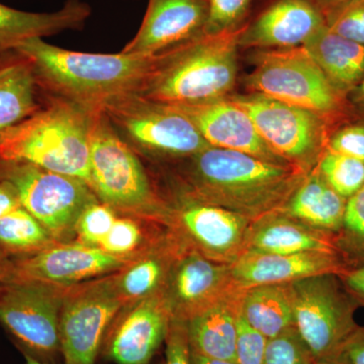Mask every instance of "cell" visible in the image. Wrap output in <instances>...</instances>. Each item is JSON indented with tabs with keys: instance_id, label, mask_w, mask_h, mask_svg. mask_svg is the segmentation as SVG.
<instances>
[{
	"instance_id": "1",
	"label": "cell",
	"mask_w": 364,
	"mask_h": 364,
	"mask_svg": "<svg viewBox=\"0 0 364 364\" xmlns=\"http://www.w3.org/2000/svg\"><path fill=\"white\" fill-rule=\"evenodd\" d=\"M177 163L172 191L251 222L279 210L308 174L287 163L213 146Z\"/></svg>"
},
{
	"instance_id": "2",
	"label": "cell",
	"mask_w": 364,
	"mask_h": 364,
	"mask_svg": "<svg viewBox=\"0 0 364 364\" xmlns=\"http://www.w3.org/2000/svg\"><path fill=\"white\" fill-rule=\"evenodd\" d=\"M14 51L32 64L41 91L90 107L124 93H138L158 56L70 51L42 38L26 41Z\"/></svg>"
},
{
	"instance_id": "3",
	"label": "cell",
	"mask_w": 364,
	"mask_h": 364,
	"mask_svg": "<svg viewBox=\"0 0 364 364\" xmlns=\"http://www.w3.org/2000/svg\"><path fill=\"white\" fill-rule=\"evenodd\" d=\"M98 109L48 95L35 114L0 133V159L31 163L88 184L91 131Z\"/></svg>"
},
{
	"instance_id": "4",
	"label": "cell",
	"mask_w": 364,
	"mask_h": 364,
	"mask_svg": "<svg viewBox=\"0 0 364 364\" xmlns=\"http://www.w3.org/2000/svg\"><path fill=\"white\" fill-rule=\"evenodd\" d=\"M242 26L220 35L203 33L159 53L139 95L167 105L229 97L238 79Z\"/></svg>"
},
{
	"instance_id": "5",
	"label": "cell",
	"mask_w": 364,
	"mask_h": 364,
	"mask_svg": "<svg viewBox=\"0 0 364 364\" xmlns=\"http://www.w3.org/2000/svg\"><path fill=\"white\" fill-rule=\"evenodd\" d=\"M88 186L100 202L117 214L170 227L168 198L158 191L138 154L100 109L91 131Z\"/></svg>"
},
{
	"instance_id": "6",
	"label": "cell",
	"mask_w": 364,
	"mask_h": 364,
	"mask_svg": "<svg viewBox=\"0 0 364 364\" xmlns=\"http://www.w3.org/2000/svg\"><path fill=\"white\" fill-rule=\"evenodd\" d=\"M244 85L247 92L312 112L334 129L356 119L348 97L332 85L303 47L258 50Z\"/></svg>"
},
{
	"instance_id": "7",
	"label": "cell",
	"mask_w": 364,
	"mask_h": 364,
	"mask_svg": "<svg viewBox=\"0 0 364 364\" xmlns=\"http://www.w3.org/2000/svg\"><path fill=\"white\" fill-rule=\"evenodd\" d=\"M100 109L124 142L148 157L178 162L210 146L188 117L139 93L109 98Z\"/></svg>"
},
{
	"instance_id": "8",
	"label": "cell",
	"mask_w": 364,
	"mask_h": 364,
	"mask_svg": "<svg viewBox=\"0 0 364 364\" xmlns=\"http://www.w3.org/2000/svg\"><path fill=\"white\" fill-rule=\"evenodd\" d=\"M0 181L14 188L21 207L57 242L72 241L79 217L98 200L85 181L31 163L0 159Z\"/></svg>"
},
{
	"instance_id": "9",
	"label": "cell",
	"mask_w": 364,
	"mask_h": 364,
	"mask_svg": "<svg viewBox=\"0 0 364 364\" xmlns=\"http://www.w3.org/2000/svg\"><path fill=\"white\" fill-rule=\"evenodd\" d=\"M228 97L246 112L277 156L306 173L315 168L334 130L323 117L259 93L233 92Z\"/></svg>"
},
{
	"instance_id": "10",
	"label": "cell",
	"mask_w": 364,
	"mask_h": 364,
	"mask_svg": "<svg viewBox=\"0 0 364 364\" xmlns=\"http://www.w3.org/2000/svg\"><path fill=\"white\" fill-rule=\"evenodd\" d=\"M291 284L294 327L315 359L333 355L358 327L360 305L338 274L326 273Z\"/></svg>"
},
{
	"instance_id": "11",
	"label": "cell",
	"mask_w": 364,
	"mask_h": 364,
	"mask_svg": "<svg viewBox=\"0 0 364 364\" xmlns=\"http://www.w3.org/2000/svg\"><path fill=\"white\" fill-rule=\"evenodd\" d=\"M69 287L7 279L0 287V324L23 353L45 363L61 352L60 315Z\"/></svg>"
},
{
	"instance_id": "12",
	"label": "cell",
	"mask_w": 364,
	"mask_h": 364,
	"mask_svg": "<svg viewBox=\"0 0 364 364\" xmlns=\"http://www.w3.org/2000/svg\"><path fill=\"white\" fill-rule=\"evenodd\" d=\"M124 306L112 274L69 287L60 315L64 363L95 364L105 334Z\"/></svg>"
},
{
	"instance_id": "13",
	"label": "cell",
	"mask_w": 364,
	"mask_h": 364,
	"mask_svg": "<svg viewBox=\"0 0 364 364\" xmlns=\"http://www.w3.org/2000/svg\"><path fill=\"white\" fill-rule=\"evenodd\" d=\"M170 227L208 259L232 265L245 251L251 221L226 208L172 191Z\"/></svg>"
},
{
	"instance_id": "14",
	"label": "cell",
	"mask_w": 364,
	"mask_h": 364,
	"mask_svg": "<svg viewBox=\"0 0 364 364\" xmlns=\"http://www.w3.org/2000/svg\"><path fill=\"white\" fill-rule=\"evenodd\" d=\"M133 260L76 240L56 242L32 255L11 258L6 280H35L72 287L116 273Z\"/></svg>"
},
{
	"instance_id": "15",
	"label": "cell",
	"mask_w": 364,
	"mask_h": 364,
	"mask_svg": "<svg viewBox=\"0 0 364 364\" xmlns=\"http://www.w3.org/2000/svg\"><path fill=\"white\" fill-rule=\"evenodd\" d=\"M237 289H241L234 284L230 265L208 259L188 245L162 294L171 318L186 322Z\"/></svg>"
},
{
	"instance_id": "16",
	"label": "cell",
	"mask_w": 364,
	"mask_h": 364,
	"mask_svg": "<svg viewBox=\"0 0 364 364\" xmlns=\"http://www.w3.org/2000/svg\"><path fill=\"white\" fill-rule=\"evenodd\" d=\"M171 320L162 293L124 306L105 337V355L117 364L149 363Z\"/></svg>"
},
{
	"instance_id": "17",
	"label": "cell",
	"mask_w": 364,
	"mask_h": 364,
	"mask_svg": "<svg viewBox=\"0 0 364 364\" xmlns=\"http://www.w3.org/2000/svg\"><path fill=\"white\" fill-rule=\"evenodd\" d=\"M327 28L313 0H275L250 23L242 26L240 49L279 50L303 47Z\"/></svg>"
},
{
	"instance_id": "18",
	"label": "cell",
	"mask_w": 364,
	"mask_h": 364,
	"mask_svg": "<svg viewBox=\"0 0 364 364\" xmlns=\"http://www.w3.org/2000/svg\"><path fill=\"white\" fill-rule=\"evenodd\" d=\"M207 20V0H149L140 28L122 52L159 54L203 35Z\"/></svg>"
},
{
	"instance_id": "19",
	"label": "cell",
	"mask_w": 364,
	"mask_h": 364,
	"mask_svg": "<svg viewBox=\"0 0 364 364\" xmlns=\"http://www.w3.org/2000/svg\"><path fill=\"white\" fill-rule=\"evenodd\" d=\"M170 107L188 117L213 147L247 153L268 161L287 163L269 149L246 112L228 97Z\"/></svg>"
},
{
	"instance_id": "20",
	"label": "cell",
	"mask_w": 364,
	"mask_h": 364,
	"mask_svg": "<svg viewBox=\"0 0 364 364\" xmlns=\"http://www.w3.org/2000/svg\"><path fill=\"white\" fill-rule=\"evenodd\" d=\"M232 279L241 289L267 284H293L316 275L342 274L347 267L337 253L270 254L245 251L230 265Z\"/></svg>"
},
{
	"instance_id": "21",
	"label": "cell",
	"mask_w": 364,
	"mask_h": 364,
	"mask_svg": "<svg viewBox=\"0 0 364 364\" xmlns=\"http://www.w3.org/2000/svg\"><path fill=\"white\" fill-rule=\"evenodd\" d=\"M188 245L169 228L156 243L123 269L112 273L114 289L124 306L162 293L172 268Z\"/></svg>"
},
{
	"instance_id": "22",
	"label": "cell",
	"mask_w": 364,
	"mask_h": 364,
	"mask_svg": "<svg viewBox=\"0 0 364 364\" xmlns=\"http://www.w3.org/2000/svg\"><path fill=\"white\" fill-rule=\"evenodd\" d=\"M90 16V4L81 0H66L53 13L20 11L0 2V55L14 51L28 40L82 30Z\"/></svg>"
},
{
	"instance_id": "23",
	"label": "cell",
	"mask_w": 364,
	"mask_h": 364,
	"mask_svg": "<svg viewBox=\"0 0 364 364\" xmlns=\"http://www.w3.org/2000/svg\"><path fill=\"white\" fill-rule=\"evenodd\" d=\"M245 251L270 254L313 251L337 253L334 235L314 229L279 212L270 213L251 222L246 236Z\"/></svg>"
},
{
	"instance_id": "24",
	"label": "cell",
	"mask_w": 364,
	"mask_h": 364,
	"mask_svg": "<svg viewBox=\"0 0 364 364\" xmlns=\"http://www.w3.org/2000/svg\"><path fill=\"white\" fill-rule=\"evenodd\" d=\"M242 291L237 289L184 322L191 351L236 361Z\"/></svg>"
},
{
	"instance_id": "25",
	"label": "cell",
	"mask_w": 364,
	"mask_h": 364,
	"mask_svg": "<svg viewBox=\"0 0 364 364\" xmlns=\"http://www.w3.org/2000/svg\"><path fill=\"white\" fill-rule=\"evenodd\" d=\"M346 202L315 167L275 212L335 236L343 221Z\"/></svg>"
},
{
	"instance_id": "26",
	"label": "cell",
	"mask_w": 364,
	"mask_h": 364,
	"mask_svg": "<svg viewBox=\"0 0 364 364\" xmlns=\"http://www.w3.org/2000/svg\"><path fill=\"white\" fill-rule=\"evenodd\" d=\"M32 64L16 51L0 55V133L42 107Z\"/></svg>"
},
{
	"instance_id": "27",
	"label": "cell",
	"mask_w": 364,
	"mask_h": 364,
	"mask_svg": "<svg viewBox=\"0 0 364 364\" xmlns=\"http://www.w3.org/2000/svg\"><path fill=\"white\" fill-rule=\"evenodd\" d=\"M333 85L348 97L364 81V46L324 28L303 46Z\"/></svg>"
},
{
	"instance_id": "28",
	"label": "cell",
	"mask_w": 364,
	"mask_h": 364,
	"mask_svg": "<svg viewBox=\"0 0 364 364\" xmlns=\"http://www.w3.org/2000/svg\"><path fill=\"white\" fill-rule=\"evenodd\" d=\"M240 317L256 332L270 339L294 326L291 284H267L243 289Z\"/></svg>"
},
{
	"instance_id": "29",
	"label": "cell",
	"mask_w": 364,
	"mask_h": 364,
	"mask_svg": "<svg viewBox=\"0 0 364 364\" xmlns=\"http://www.w3.org/2000/svg\"><path fill=\"white\" fill-rule=\"evenodd\" d=\"M56 242L51 233L23 207L0 218V251L9 258L32 255Z\"/></svg>"
},
{
	"instance_id": "30",
	"label": "cell",
	"mask_w": 364,
	"mask_h": 364,
	"mask_svg": "<svg viewBox=\"0 0 364 364\" xmlns=\"http://www.w3.org/2000/svg\"><path fill=\"white\" fill-rule=\"evenodd\" d=\"M169 227L130 215H117L100 248L126 259H135L168 231Z\"/></svg>"
},
{
	"instance_id": "31",
	"label": "cell",
	"mask_w": 364,
	"mask_h": 364,
	"mask_svg": "<svg viewBox=\"0 0 364 364\" xmlns=\"http://www.w3.org/2000/svg\"><path fill=\"white\" fill-rule=\"evenodd\" d=\"M334 238L347 269L364 267V186L347 200L343 221Z\"/></svg>"
},
{
	"instance_id": "32",
	"label": "cell",
	"mask_w": 364,
	"mask_h": 364,
	"mask_svg": "<svg viewBox=\"0 0 364 364\" xmlns=\"http://www.w3.org/2000/svg\"><path fill=\"white\" fill-rule=\"evenodd\" d=\"M316 167L328 184L346 200L364 186V163L354 158L326 150Z\"/></svg>"
},
{
	"instance_id": "33",
	"label": "cell",
	"mask_w": 364,
	"mask_h": 364,
	"mask_svg": "<svg viewBox=\"0 0 364 364\" xmlns=\"http://www.w3.org/2000/svg\"><path fill=\"white\" fill-rule=\"evenodd\" d=\"M264 358L265 364H313L315 361L294 326L267 340Z\"/></svg>"
},
{
	"instance_id": "34",
	"label": "cell",
	"mask_w": 364,
	"mask_h": 364,
	"mask_svg": "<svg viewBox=\"0 0 364 364\" xmlns=\"http://www.w3.org/2000/svg\"><path fill=\"white\" fill-rule=\"evenodd\" d=\"M117 215L119 214L112 208L100 200L90 203L79 217L75 228V240L100 247L111 231Z\"/></svg>"
},
{
	"instance_id": "35",
	"label": "cell",
	"mask_w": 364,
	"mask_h": 364,
	"mask_svg": "<svg viewBox=\"0 0 364 364\" xmlns=\"http://www.w3.org/2000/svg\"><path fill=\"white\" fill-rule=\"evenodd\" d=\"M205 35H220L239 30L252 0H207Z\"/></svg>"
},
{
	"instance_id": "36",
	"label": "cell",
	"mask_w": 364,
	"mask_h": 364,
	"mask_svg": "<svg viewBox=\"0 0 364 364\" xmlns=\"http://www.w3.org/2000/svg\"><path fill=\"white\" fill-rule=\"evenodd\" d=\"M327 150L364 163V119H354L333 130Z\"/></svg>"
},
{
	"instance_id": "37",
	"label": "cell",
	"mask_w": 364,
	"mask_h": 364,
	"mask_svg": "<svg viewBox=\"0 0 364 364\" xmlns=\"http://www.w3.org/2000/svg\"><path fill=\"white\" fill-rule=\"evenodd\" d=\"M332 32L364 46V0H356L326 20Z\"/></svg>"
},
{
	"instance_id": "38",
	"label": "cell",
	"mask_w": 364,
	"mask_h": 364,
	"mask_svg": "<svg viewBox=\"0 0 364 364\" xmlns=\"http://www.w3.org/2000/svg\"><path fill=\"white\" fill-rule=\"evenodd\" d=\"M267 338L252 328L243 318L238 320V342L236 363L238 364H265L264 352Z\"/></svg>"
},
{
	"instance_id": "39",
	"label": "cell",
	"mask_w": 364,
	"mask_h": 364,
	"mask_svg": "<svg viewBox=\"0 0 364 364\" xmlns=\"http://www.w3.org/2000/svg\"><path fill=\"white\" fill-rule=\"evenodd\" d=\"M165 342L166 349L163 364H191V348L183 321L172 318Z\"/></svg>"
},
{
	"instance_id": "40",
	"label": "cell",
	"mask_w": 364,
	"mask_h": 364,
	"mask_svg": "<svg viewBox=\"0 0 364 364\" xmlns=\"http://www.w3.org/2000/svg\"><path fill=\"white\" fill-rule=\"evenodd\" d=\"M338 353L346 364H364V327L358 326L344 342Z\"/></svg>"
},
{
	"instance_id": "41",
	"label": "cell",
	"mask_w": 364,
	"mask_h": 364,
	"mask_svg": "<svg viewBox=\"0 0 364 364\" xmlns=\"http://www.w3.org/2000/svg\"><path fill=\"white\" fill-rule=\"evenodd\" d=\"M339 277L359 305L364 306V267L347 269Z\"/></svg>"
},
{
	"instance_id": "42",
	"label": "cell",
	"mask_w": 364,
	"mask_h": 364,
	"mask_svg": "<svg viewBox=\"0 0 364 364\" xmlns=\"http://www.w3.org/2000/svg\"><path fill=\"white\" fill-rule=\"evenodd\" d=\"M21 207L14 188L6 181H0V218Z\"/></svg>"
},
{
	"instance_id": "43",
	"label": "cell",
	"mask_w": 364,
	"mask_h": 364,
	"mask_svg": "<svg viewBox=\"0 0 364 364\" xmlns=\"http://www.w3.org/2000/svg\"><path fill=\"white\" fill-rule=\"evenodd\" d=\"M314 4L322 11L325 20L338 13L349 4H353L356 0H313Z\"/></svg>"
},
{
	"instance_id": "44",
	"label": "cell",
	"mask_w": 364,
	"mask_h": 364,
	"mask_svg": "<svg viewBox=\"0 0 364 364\" xmlns=\"http://www.w3.org/2000/svg\"><path fill=\"white\" fill-rule=\"evenodd\" d=\"M347 97L356 119H364V81L354 88Z\"/></svg>"
},
{
	"instance_id": "45",
	"label": "cell",
	"mask_w": 364,
	"mask_h": 364,
	"mask_svg": "<svg viewBox=\"0 0 364 364\" xmlns=\"http://www.w3.org/2000/svg\"><path fill=\"white\" fill-rule=\"evenodd\" d=\"M191 364H238L236 361L205 358L191 350Z\"/></svg>"
},
{
	"instance_id": "46",
	"label": "cell",
	"mask_w": 364,
	"mask_h": 364,
	"mask_svg": "<svg viewBox=\"0 0 364 364\" xmlns=\"http://www.w3.org/2000/svg\"><path fill=\"white\" fill-rule=\"evenodd\" d=\"M11 267V258L0 251V287L6 282Z\"/></svg>"
},
{
	"instance_id": "47",
	"label": "cell",
	"mask_w": 364,
	"mask_h": 364,
	"mask_svg": "<svg viewBox=\"0 0 364 364\" xmlns=\"http://www.w3.org/2000/svg\"><path fill=\"white\" fill-rule=\"evenodd\" d=\"M313 364H346L343 358L340 356L338 351L333 355L326 356V358L315 359Z\"/></svg>"
},
{
	"instance_id": "48",
	"label": "cell",
	"mask_w": 364,
	"mask_h": 364,
	"mask_svg": "<svg viewBox=\"0 0 364 364\" xmlns=\"http://www.w3.org/2000/svg\"><path fill=\"white\" fill-rule=\"evenodd\" d=\"M23 355H25L26 364H49L43 363V361H41L39 360V359L33 358V356L30 355V354L23 353Z\"/></svg>"
}]
</instances>
